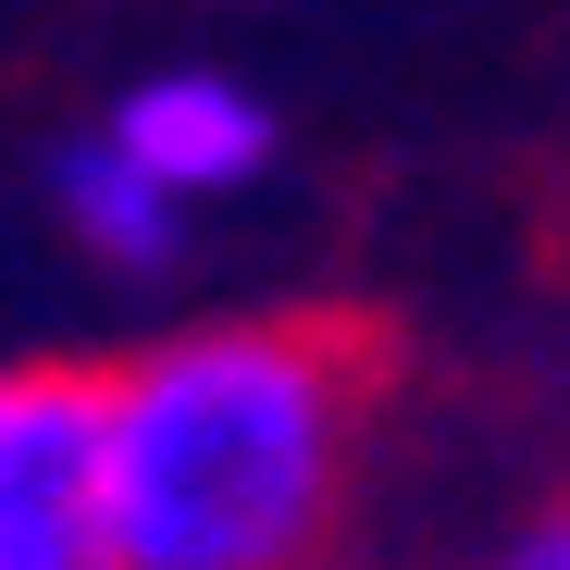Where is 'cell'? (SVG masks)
<instances>
[{"instance_id": "cell-1", "label": "cell", "mask_w": 570, "mask_h": 570, "mask_svg": "<svg viewBox=\"0 0 570 570\" xmlns=\"http://www.w3.org/2000/svg\"><path fill=\"white\" fill-rule=\"evenodd\" d=\"M385 347L347 311L186 323L100 372L112 570H323Z\"/></svg>"}, {"instance_id": "cell-2", "label": "cell", "mask_w": 570, "mask_h": 570, "mask_svg": "<svg viewBox=\"0 0 570 570\" xmlns=\"http://www.w3.org/2000/svg\"><path fill=\"white\" fill-rule=\"evenodd\" d=\"M0 570H112L100 546V372H0Z\"/></svg>"}, {"instance_id": "cell-3", "label": "cell", "mask_w": 570, "mask_h": 570, "mask_svg": "<svg viewBox=\"0 0 570 570\" xmlns=\"http://www.w3.org/2000/svg\"><path fill=\"white\" fill-rule=\"evenodd\" d=\"M100 125L174 186L186 212H199V199H236V186L273 161V100H261V87H236V75H212V62H161V75H137Z\"/></svg>"}, {"instance_id": "cell-4", "label": "cell", "mask_w": 570, "mask_h": 570, "mask_svg": "<svg viewBox=\"0 0 570 570\" xmlns=\"http://www.w3.org/2000/svg\"><path fill=\"white\" fill-rule=\"evenodd\" d=\"M50 212H62V236L100 261V273H174L186 261V199L112 125H87V137L50 149Z\"/></svg>"}, {"instance_id": "cell-5", "label": "cell", "mask_w": 570, "mask_h": 570, "mask_svg": "<svg viewBox=\"0 0 570 570\" xmlns=\"http://www.w3.org/2000/svg\"><path fill=\"white\" fill-rule=\"evenodd\" d=\"M484 570H570V497H546V509H533V521H521Z\"/></svg>"}]
</instances>
